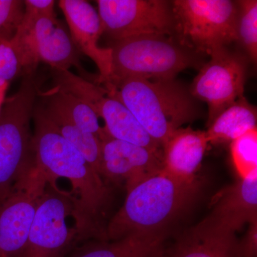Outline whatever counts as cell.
Masks as SVG:
<instances>
[{
  "instance_id": "cell-19",
  "label": "cell",
  "mask_w": 257,
  "mask_h": 257,
  "mask_svg": "<svg viewBox=\"0 0 257 257\" xmlns=\"http://www.w3.org/2000/svg\"><path fill=\"white\" fill-rule=\"evenodd\" d=\"M165 234H133L85 250L74 257H165Z\"/></svg>"
},
{
  "instance_id": "cell-1",
  "label": "cell",
  "mask_w": 257,
  "mask_h": 257,
  "mask_svg": "<svg viewBox=\"0 0 257 257\" xmlns=\"http://www.w3.org/2000/svg\"><path fill=\"white\" fill-rule=\"evenodd\" d=\"M32 117L37 168L49 178H65L72 184L77 238L99 236L97 218L109 194L102 177L73 145L56 131L36 105Z\"/></svg>"
},
{
  "instance_id": "cell-21",
  "label": "cell",
  "mask_w": 257,
  "mask_h": 257,
  "mask_svg": "<svg viewBox=\"0 0 257 257\" xmlns=\"http://www.w3.org/2000/svg\"><path fill=\"white\" fill-rule=\"evenodd\" d=\"M43 101L56 108L86 133L99 137L102 127L99 117L85 101L64 89L56 87L45 93H39Z\"/></svg>"
},
{
  "instance_id": "cell-18",
  "label": "cell",
  "mask_w": 257,
  "mask_h": 257,
  "mask_svg": "<svg viewBox=\"0 0 257 257\" xmlns=\"http://www.w3.org/2000/svg\"><path fill=\"white\" fill-rule=\"evenodd\" d=\"M256 108L241 96L208 126V141L211 144L231 143L256 128Z\"/></svg>"
},
{
  "instance_id": "cell-23",
  "label": "cell",
  "mask_w": 257,
  "mask_h": 257,
  "mask_svg": "<svg viewBox=\"0 0 257 257\" xmlns=\"http://www.w3.org/2000/svg\"><path fill=\"white\" fill-rule=\"evenodd\" d=\"M231 159L240 178L257 172V130L231 142Z\"/></svg>"
},
{
  "instance_id": "cell-6",
  "label": "cell",
  "mask_w": 257,
  "mask_h": 257,
  "mask_svg": "<svg viewBox=\"0 0 257 257\" xmlns=\"http://www.w3.org/2000/svg\"><path fill=\"white\" fill-rule=\"evenodd\" d=\"M172 4L177 37L198 53L210 55L237 41L238 2L175 0Z\"/></svg>"
},
{
  "instance_id": "cell-3",
  "label": "cell",
  "mask_w": 257,
  "mask_h": 257,
  "mask_svg": "<svg viewBox=\"0 0 257 257\" xmlns=\"http://www.w3.org/2000/svg\"><path fill=\"white\" fill-rule=\"evenodd\" d=\"M106 89L126 106L162 148L176 130L197 119L200 113L190 90L175 79L127 78Z\"/></svg>"
},
{
  "instance_id": "cell-11",
  "label": "cell",
  "mask_w": 257,
  "mask_h": 257,
  "mask_svg": "<svg viewBox=\"0 0 257 257\" xmlns=\"http://www.w3.org/2000/svg\"><path fill=\"white\" fill-rule=\"evenodd\" d=\"M55 181L49 178L40 197L22 257H59L77 236L67 224L73 215L72 196L57 188Z\"/></svg>"
},
{
  "instance_id": "cell-26",
  "label": "cell",
  "mask_w": 257,
  "mask_h": 257,
  "mask_svg": "<svg viewBox=\"0 0 257 257\" xmlns=\"http://www.w3.org/2000/svg\"><path fill=\"white\" fill-rule=\"evenodd\" d=\"M241 257H257V220L248 224L246 234L239 240Z\"/></svg>"
},
{
  "instance_id": "cell-9",
  "label": "cell",
  "mask_w": 257,
  "mask_h": 257,
  "mask_svg": "<svg viewBox=\"0 0 257 257\" xmlns=\"http://www.w3.org/2000/svg\"><path fill=\"white\" fill-rule=\"evenodd\" d=\"M56 87L85 101L105 123L104 130L111 138L158 152L160 146L145 131L126 106L105 88L75 75L69 70L52 69Z\"/></svg>"
},
{
  "instance_id": "cell-10",
  "label": "cell",
  "mask_w": 257,
  "mask_h": 257,
  "mask_svg": "<svg viewBox=\"0 0 257 257\" xmlns=\"http://www.w3.org/2000/svg\"><path fill=\"white\" fill-rule=\"evenodd\" d=\"M193 81L190 90L198 100L207 103V127L233 103L243 96L246 81V57L227 47L212 52Z\"/></svg>"
},
{
  "instance_id": "cell-24",
  "label": "cell",
  "mask_w": 257,
  "mask_h": 257,
  "mask_svg": "<svg viewBox=\"0 0 257 257\" xmlns=\"http://www.w3.org/2000/svg\"><path fill=\"white\" fill-rule=\"evenodd\" d=\"M24 13L23 0H0V43L13 40L23 21Z\"/></svg>"
},
{
  "instance_id": "cell-15",
  "label": "cell",
  "mask_w": 257,
  "mask_h": 257,
  "mask_svg": "<svg viewBox=\"0 0 257 257\" xmlns=\"http://www.w3.org/2000/svg\"><path fill=\"white\" fill-rule=\"evenodd\" d=\"M236 232L211 214L182 234L167 257H241Z\"/></svg>"
},
{
  "instance_id": "cell-14",
  "label": "cell",
  "mask_w": 257,
  "mask_h": 257,
  "mask_svg": "<svg viewBox=\"0 0 257 257\" xmlns=\"http://www.w3.org/2000/svg\"><path fill=\"white\" fill-rule=\"evenodd\" d=\"M59 6L66 19L74 46L91 59L99 69L96 84L108 87L112 78L111 50L110 47L103 48L99 45L103 30L97 12L84 0H60Z\"/></svg>"
},
{
  "instance_id": "cell-7",
  "label": "cell",
  "mask_w": 257,
  "mask_h": 257,
  "mask_svg": "<svg viewBox=\"0 0 257 257\" xmlns=\"http://www.w3.org/2000/svg\"><path fill=\"white\" fill-rule=\"evenodd\" d=\"M10 43L25 74L35 72L37 64L44 62L61 70L77 67L82 78L90 81L79 63V51L56 15L35 18L24 13L21 25Z\"/></svg>"
},
{
  "instance_id": "cell-2",
  "label": "cell",
  "mask_w": 257,
  "mask_h": 257,
  "mask_svg": "<svg viewBox=\"0 0 257 257\" xmlns=\"http://www.w3.org/2000/svg\"><path fill=\"white\" fill-rule=\"evenodd\" d=\"M199 187L197 179L184 180L162 169L128 191L104 239L116 241L133 234L164 232V228L192 204Z\"/></svg>"
},
{
  "instance_id": "cell-22",
  "label": "cell",
  "mask_w": 257,
  "mask_h": 257,
  "mask_svg": "<svg viewBox=\"0 0 257 257\" xmlns=\"http://www.w3.org/2000/svg\"><path fill=\"white\" fill-rule=\"evenodd\" d=\"M239 14L238 40L253 63L257 60V1H237Z\"/></svg>"
},
{
  "instance_id": "cell-4",
  "label": "cell",
  "mask_w": 257,
  "mask_h": 257,
  "mask_svg": "<svg viewBox=\"0 0 257 257\" xmlns=\"http://www.w3.org/2000/svg\"><path fill=\"white\" fill-rule=\"evenodd\" d=\"M35 72L0 107V207L36 168L30 121L38 97Z\"/></svg>"
},
{
  "instance_id": "cell-8",
  "label": "cell",
  "mask_w": 257,
  "mask_h": 257,
  "mask_svg": "<svg viewBox=\"0 0 257 257\" xmlns=\"http://www.w3.org/2000/svg\"><path fill=\"white\" fill-rule=\"evenodd\" d=\"M103 34L113 42L145 35L177 37L172 2L97 0Z\"/></svg>"
},
{
  "instance_id": "cell-17",
  "label": "cell",
  "mask_w": 257,
  "mask_h": 257,
  "mask_svg": "<svg viewBox=\"0 0 257 257\" xmlns=\"http://www.w3.org/2000/svg\"><path fill=\"white\" fill-rule=\"evenodd\" d=\"M208 144L206 131L178 128L162 146L164 170L184 180L197 179Z\"/></svg>"
},
{
  "instance_id": "cell-13",
  "label": "cell",
  "mask_w": 257,
  "mask_h": 257,
  "mask_svg": "<svg viewBox=\"0 0 257 257\" xmlns=\"http://www.w3.org/2000/svg\"><path fill=\"white\" fill-rule=\"evenodd\" d=\"M100 176L114 182H124L130 191L164 168L162 152H155L109 136L102 127Z\"/></svg>"
},
{
  "instance_id": "cell-25",
  "label": "cell",
  "mask_w": 257,
  "mask_h": 257,
  "mask_svg": "<svg viewBox=\"0 0 257 257\" xmlns=\"http://www.w3.org/2000/svg\"><path fill=\"white\" fill-rule=\"evenodd\" d=\"M21 65L10 42L0 43V88L22 72Z\"/></svg>"
},
{
  "instance_id": "cell-5",
  "label": "cell",
  "mask_w": 257,
  "mask_h": 257,
  "mask_svg": "<svg viewBox=\"0 0 257 257\" xmlns=\"http://www.w3.org/2000/svg\"><path fill=\"white\" fill-rule=\"evenodd\" d=\"M112 78L173 80L184 69L201 65L199 54L177 37L145 35L113 42Z\"/></svg>"
},
{
  "instance_id": "cell-12",
  "label": "cell",
  "mask_w": 257,
  "mask_h": 257,
  "mask_svg": "<svg viewBox=\"0 0 257 257\" xmlns=\"http://www.w3.org/2000/svg\"><path fill=\"white\" fill-rule=\"evenodd\" d=\"M49 178L35 168L0 207V257H22Z\"/></svg>"
},
{
  "instance_id": "cell-20",
  "label": "cell",
  "mask_w": 257,
  "mask_h": 257,
  "mask_svg": "<svg viewBox=\"0 0 257 257\" xmlns=\"http://www.w3.org/2000/svg\"><path fill=\"white\" fill-rule=\"evenodd\" d=\"M37 106L56 131L73 145L100 175L101 141L99 137L83 131L65 115L45 101Z\"/></svg>"
},
{
  "instance_id": "cell-16",
  "label": "cell",
  "mask_w": 257,
  "mask_h": 257,
  "mask_svg": "<svg viewBox=\"0 0 257 257\" xmlns=\"http://www.w3.org/2000/svg\"><path fill=\"white\" fill-rule=\"evenodd\" d=\"M213 201L211 215L234 232L257 220V172L226 187Z\"/></svg>"
}]
</instances>
